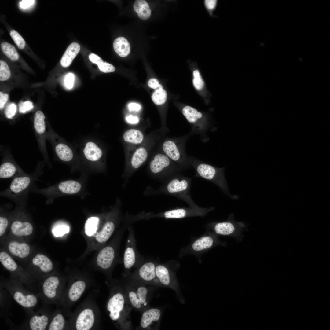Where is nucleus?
Returning <instances> with one entry per match:
<instances>
[{
	"instance_id": "f257e3e1",
	"label": "nucleus",
	"mask_w": 330,
	"mask_h": 330,
	"mask_svg": "<svg viewBox=\"0 0 330 330\" xmlns=\"http://www.w3.org/2000/svg\"><path fill=\"white\" fill-rule=\"evenodd\" d=\"M108 302L107 308L111 319L120 328L125 330L133 329L130 318L132 309L125 292L123 285L118 286Z\"/></svg>"
},
{
	"instance_id": "f03ea898",
	"label": "nucleus",
	"mask_w": 330,
	"mask_h": 330,
	"mask_svg": "<svg viewBox=\"0 0 330 330\" xmlns=\"http://www.w3.org/2000/svg\"><path fill=\"white\" fill-rule=\"evenodd\" d=\"M123 286L132 309L141 313L149 308L150 301L157 287L127 280Z\"/></svg>"
},
{
	"instance_id": "7ed1b4c3",
	"label": "nucleus",
	"mask_w": 330,
	"mask_h": 330,
	"mask_svg": "<svg viewBox=\"0 0 330 330\" xmlns=\"http://www.w3.org/2000/svg\"><path fill=\"white\" fill-rule=\"evenodd\" d=\"M0 286L8 290L14 300L23 308L26 315L35 311L39 299L35 293L24 284L11 278L1 280Z\"/></svg>"
},
{
	"instance_id": "20e7f679",
	"label": "nucleus",
	"mask_w": 330,
	"mask_h": 330,
	"mask_svg": "<svg viewBox=\"0 0 330 330\" xmlns=\"http://www.w3.org/2000/svg\"><path fill=\"white\" fill-rule=\"evenodd\" d=\"M191 167L196 171L195 177H200L210 181L218 186L227 195L233 199L237 196H233L229 193L228 187L224 174V168H218L190 156Z\"/></svg>"
},
{
	"instance_id": "39448f33",
	"label": "nucleus",
	"mask_w": 330,
	"mask_h": 330,
	"mask_svg": "<svg viewBox=\"0 0 330 330\" xmlns=\"http://www.w3.org/2000/svg\"><path fill=\"white\" fill-rule=\"evenodd\" d=\"M193 134L190 131L184 136L165 140L162 145L164 153L183 170L191 167L190 156L185 151L186 143Z\"/></svg>"
},
{
	"instance_id": "423d86ee",
	"label": "nucleus",
	"mask_w": 330,
	"mask_h": 330,
	"mask_svg": "<svg viewBox=\"0 0 330 330\" xmlns=\"http://www.w3.org/2000/svg\"><path fill=\"white\" fill-rule=\"evenodd\" d=\"M179 266V262L175 260H169L163 263L158 262L156 272L161 287L169 288L174 290L179 300L184 303L185 300L181 294L176 276L177 271Z\"/></svg>"
},
{
	"instance_id": "0eeeda50",
	"label": "nucleus",
	"mask_w": 330,
	"mask_h": 330,
	"mask_svg": "<svg viewBox=\"0 0 330 330\" xmlns=\"http://www.w3.org/2000/svg\"><path fill=\"white\" fill-rule=\"evenodd\" d=\"M215 207L202 208L196 205L190 206L187 208H178L174 209L157 214L150 212H142L139 215L141 220H148L153 218H163L166 219H179L190 217H204L208 212L215 209Z\"/></svg>"
},
{
	"instance_id": "6e6552de",
	"label": "nucleus",
	"mask_w": 330,
	"mask_h": 330,
	"mask_svg": "<svg viewBox=\"0 0 330 330\" xmlns=\"http://www.w3.org/2000/svg\"><path fill=\"white\" fill-rule=\"evenodd\" d=\"M206 226L209 230L217 235L230 236L235 238L237 241L242 240L243 232L246 226L243 222L236 221L233 214L229 215L228 219L222 222H212L207 224Z\"/></svg>"
},
{
	"instance_id": "1a4fd4ad",
	"label": "nucleus",
	"mask_w": 330,
	"mask_h": 330,
	"mask_svg": "<svg viewBox=\"0 0 330 330\" xmlns=\"http://www.w3.org/2000/svg\"><path fill=\"white\" fill-rule=\"evenodd\" d=\"M149 167L154 176L165 181L175 174L181 173L183 170L164 153H161L154 156L151 161Z\"/></svg>"
},
{
	"instance_id": "9d476101",
	"label": "nucleus",
	"mask_w": 330,
	"mask_h": 330,
	"mask_svg": "<svg viewBox=\"0 0 330 330\" xmlns=\"http://www.w3.org/2000/svg\"><path fill=\"white\" fill-rule=\"evenodd\" d=\"M62 283L61 279L55 275L48 276L37 283L36 295L43 305L55 302L61 295Z\"/></svg>"
},
{
	"instance_id": "9b49d317",
	"label": "nucleus",
	"mask_w": 330,
	"mask_h": 330,
	"mask_svg": "<svg viewBox=\"0 0 330 330\" xmlns=\"http://www.w3.org/2000/svg\"><path fill=\"white\" fill-rule=\"evenodd\" d=\"M191 179L181 173L177 174L166 180L155 193L173 195L181 199L189 194Z\"/></svg>"
},
{
	"instance_id": "f8f14e48",
	"label": "nucleus",
	"mask_w": 330,
	"mask_h": 330,
	"mask_svg": "<svg viewBox=\"0 0 330 330\" xmlns=\"http://www.w3.org/2000/svg\"><path fill=\"white\" fill-rule=\"evenodd\" d=\"M127 229L128 235L123 260L124 269L123 276L124 277L130 273L133 267L137 268L145 260L143 256L137 250L133 227L130 225Z\"/></svg>"
},
{
	"instance_id": "ddd939ff",
	"label": "nucleus",
	"mask_w": 330,
	"mask_h": 330,
	"mask_svg": "<svg viewBox=\"0 0 330 330\" xmlns=\"http://www.w3.org/2000/svg\"><path fill=\"white\" fill-rule=\"evenodd\" d=\"M158 262L152 259L144 260L143 262L125 279L140 283L161 287L157 277L156 268Z\"/></svg>"
},
{
	"instance_id": "4468645a",
	"label": "nucleus",
	"mask_w": 330,
	"mask_h": 330,
	"mask_svg": "<svg viewBox=\"0 0 330 330\" xmlns=\"http://www.w3.org/2000/svg\"><path fill=\"white\" fill-rule=\"evenodd\" d=\"M182 114L191 125L190 132L193 134H198L203 142H207L209 139L207 132L211 126L208 120L204 117L203 114L190 106L186 107Z\"/></svg>"
},
{
	"instance_id": "2eb2a0df",
	"label": "nucleus",
	"mask_w": 330,
	"mask_h": 330,
	"mask_svg": "<svg viewBox=\"0 0 330 330\" xmlns=\"http://www.w3.org/2000/svg\"><path fill=\"white\" fill-rule=\"evenodd\" d=\"M47 306L43 305L42 307L27 315L24 322L16 328L22 330H45L47 328L53 314Z\"/></svg>"
},
{
	"instance_id": "dca6fc26",
	"label": "nucleus",
	"mask_w": 330,
	"mask_h": 330,
	"mask_svg": "<svg viewBox=\"0 0 330 330\" xmlns=\"http://www.w3.org/2000/svg\"><path fill=\"white\" fill-rule=\"evenodd\" d=\"M208 230L205 235L196 239L186 248V253L197 255L217 246H226V243L220 241L218 235Z\"/></svg>"
},
{
	"instance_id": "f3484780",
	"label": "nucleus",
	"mask_w": 330,
	"mask_h": 330,
	"mask_svg": "<svg viewBox=\"0 0 330 330\" xmlns=\"http://www.w3.org/2000/svg\"><path fill=\"white\" fill-rule=\"evenodd\" d=\"M161 308H151L142 313L139 325L136 330H156L159 329L162 314Z\"/></svg>"
},
{
	"instance_id": "a211bd4d",
	"label": "nucleus",
	"mask_w": 330,
	"mask_h": 330,
	"mask_svg": "<svg viewBox=\"0 0 330 330\" xmlns=\"http://www.w3.org/2000/svg\"><path fill=\"white\" fill-rule=\"evenodd\" d=\"M115 257L114 248L112 246H107L102 249L99 253L97 258V263L103 269H108L112 267Z\"/></svg>"
},
{
	"instance_id": "6ab92c4d",
	"label": "nucleus",
	"mask_w": 330,
	"mask_h": 330,
	"mask_svg": "<svg viewBox=\"0 0 330 330\" xmlns=\"http://www.w3.org/2000/svg\"><path fill=\"white\" fill-rule=\"evenodd\" d=\"M94 315L93 311L86 308L79 314L76 322V328L77 330H89L93 327L94 322Z\"/></svg>"
},
{
	"instance_id": "aec40b11",
	"label": "nucleus",
	"mask_w": 330,
	"mask_h": 330,
	"mask_svg": "<svg viewBox=\"0 0 330 330\" xmlns=\"http://www.w3.org/2000/svg\"><path fill=\"white\" fill-rule=\"evenodd\" d=\"M33 265L37 267L41 273L44 278L48 276L53 270V267L51 261L46 256L38 254L32 260Z\"/></svg>"
},
{
	"instance_id": "412c9836",
	"label": "nucleus",
	"mask_w": 330,
	"mask_h": 330,
	"mask_svg": "<svg viewBox=\"0 0 330 330\" xmlns=\"http://www.w3.org/2000/svg\"><path fill=\"white\" fill-rule=\"evenodd\" d=\"M0 315L9 324L11 322L9 320L8 316L13 298L8 290L1 286H0Z\"/></svg>"
},
{
	"instance_id": "4be33fe9",
	"label": "nucleus",
	"mask_w": 330,
	"mask_h": 330,
	"mask_svg": "<svg viewBox=\"0 0 330 330\" xmlns=\"http://www.w3.org/2000/svg\"><path fill=\"white\" fill-rule=\"evenodd\" d=\"M80 46L78 43L74 42L71 44L61 59L60 63L61 66L65 68L69 66L80 51Z\"/></svg>"
},
{
	"instance_id": "5701e85b",
	"label": "nucleus",
	"mask_w": 330,
	"mask_h": 330,
	"mask_svg": "<svg viewBox=\"0 0 330 330\" xmlns=\"http://www.w3.org/2000/svg\"><path fill=\"white\" fill-rule=\"evenodd\" d=\"M86 287L85 282L79 280L73 283L70 286L67 292V298L69 300L75 302L77 300L84 291Z\"/></svg>"
},
{
	"instance_id": "b1692460",
	"label": "nucleus",
	"mask_w": 330,
	"mask_h": 330,
	"mask_svg": "<svg viewBox=\"0 0 330 330\" xmlns=\"http://www.w3.org/2000/svg\"><path fill=\"white\" fill-rule=\"evenodd\" d=\"M148 155L147 152L144 148L141 147L138 148L129 161L131 169L134 170L139 168L146 161Z\"/></svg>"
},
{
	"instance_id": "393cba45",
	"label": "nucleus",
	"mask_w": 330,
	"mask_h": 330,
	"mask_svg": "<svg viewBox=\"0 0 330 330\" xmlns=\"http://www.w3.org/2000/svg\"><path fill=\"white\" fill-rule=\"evenodd\" d=\"M11 230L12 233L16 236H28L32 233L33 227L29 222L15 221L12 223Z\"/></svg>"
},
{
	"instance_id": "a878e982",
	"label": "nucleus",
	"mask_w": 330,
	"mask_h": 330,
	"mask_svg": "<svg viewBox=\"0 0 330 330\" xmlns=\"http://www.w3.org/2000/svg\"><path fill=\"white\" fill-rule=\"evenodd\" d=\"M8 248L12 255L21 258L26 257L29 254L30 250V247L27 244L19 243L14 241L10 243Z\"/></svg>"
},
{
	"instance_id": "bb28decb",
	"label": "nucleus",
	"mask_w": 330,
	"mask_h": 330,
	"mask_svg": "<svg viewBox=\"0 0 330 330\" xmlns=\"http://www.w3.org/2000/svg\"><path fill=\"white\" fill-rule=\"evenodd\" d=\"M85 157L91 161L98 160L102 155L101 149L94 143L90 141L87 143L83 149Z\"/></svg>"
},
{
	"instance_id": "cd10ccee",
	"label": "nucleus",
	"mask_w": 330,
	"mask_h": 330,
	"mask_svg": "<svg viewBox=\"0 0 330 330\" xmlns=\"http://www.w3.org/2000/svg\"><path fill=\"white\" fill-rule=\"evenodd\" d=\"M113 46L115 52L120 57H126L130 53V44L124 37H120L116 38L114 42Z\"/></svg>"
},
{
	"instance_id": "c85d7f7f",
	"label": "nucleus",
	"mask_w": 330,
	"mask_h": 330,
	"mask_svg": "<svg viewBox=\"0 0 330 330\" xmlns=\"http://www.w3.org/2000/svg\"><path fill=\"white\" fill-rule=\"evenodd\" d=\"M134 9L139 17L143 20L148 19L150 16L151 10L147 2L144 0H136Z\"/></svg>"
},
{
	"instance_id": "c756f323",
	"label": "nucleus",
	"mask_w": 330,
	"mask_h": 330,
	"mask_svg": "<svg viewBox=\"0 0 330 330\" xmlns=\"http://www.w3.org/2000/svg\"><path fill=\"white\" fill-rule=\"evenodd\" d=\"M115 228L114 222L108 220L105 224L101 231L96 237V240L99 242H106L110 237Z\"/></svg>"
},
{
	"instance_id": "7c9ffc66",
	"label": "nucleus",
	"mask_w": 330,
	"mask_h": 330,
	"mask_svg": "<svg viewBox=\"0 0 330 330\" xmlns=\"http://www.w3.org/2000/svg\"><path fill=\"white\" fill-rule=\"evenodd\" d=\"M81 184L73 180L64 181L60 183L58 185L59 189L62 192L67 194H73L79 191L81 188Z\"/></svg>"
},
{
	"instance_id": "2f4dec72",
	"label": "nucleus",
	"mask_w": 330,
	"mask_h": 330,
	"mask_svg": "<svg viewBox=\"0 0 330 330\" xmlns=\"http://www.w3.org/2000/svg\"><path fill=\"white\" fill-rule=\"evenodd\" d=\"M65 325V321L63 315L60 313H55L52 314L47 330H63Z\"/></svg>"
},
{
	"instance_id": "473e14b6",
	"label": "nucleus",
	"mask_w": 330,
	"mask_h": 330,
	"mask_svg": "<svg viewBox=\"0 0 330 330\" xmlns=\"http://www.w3.org/2000/svg\"><path fill=\"white\" fill-rule=\"evenodd\" d=\"M143 138L142 133L140 130L135 129L128 130L123 135V138L125 141L135 144L141 143Z\"/></svg>"
},
{
	"instance_id": "72a5a7b5",
	"label": "nucleus",
	"mask_w": 330,
	"mask_h": 330,
	"mask_svg": "<svg viewBox=\"0 0 330 330\" xmlns=\"http://www.w3.org/2000/svg\"><path fill=\"white\" fill-rule=\"evenodd\" d=\"M30 182V178L28 177H16L10 185V189L15 193L20 192L28 187Z\"/></svg>"
},
{
	"instance_id": "f704fd0d",
	"label": "nucleus",
	"mask_w": 330,
	"mask_h": 330,
	"mask_svg": "<svg viewBox=\"0 0 330 330\" xmlns=\"http://www.w3.org/2000/svg\"><path fill=\"white\" fill-rule=\"evenodd\" d=\"M55 151L59 158L64 161H69L73 158V154L71 149L64 144H57L55 147Z\"/></svg>"
},
{
	"instance_id": "c9c22d12",
	"label": "nucleus",
	"mask_w": 330,
	"mask_h": 330,
	"mask_svg": "<svg viewBox=\"0 0 330 330\" xmlns=\"http://www.w3.org/2000/svg\"><path fill=\"white\" fill-rule=\"evenodd\" d=\"M1 49L4 53L13 61L17 60L19 55L15 47L10 43L4 42L1 44Z\"/></svg>"
},
{
	"instance_id": "e433bc0d",
	"label": "nucleus",
	"mask_w": 330,
	"mask_h": 330,
	"mask_svg": "<svg viewBox=\"0 0 330 330\" xmlns=\"http://www.w3.org/2000/svg\"><path fill=\"white\" fill-rule=\"evenodd\" d=\"M45 118L44 114L40 111H37L35 114L34 121V127L36 132L39 134L43 133L45 130Z\"/></svg>"
},
{
	"instance_id": "4c0bfd02",
	"label": "nucleus",
	"mask_w": 330,
	"mask_h": 330,
	"mask_svg": "<svg viewBox=\"0 0 330 330\" xmlns=\"http://www.w3.org/2000/svg\"><path fill=\"white\" fill-rule=\"evenodd\" d=\"M99 221L96 217H91L86 220L85 226V232L87 235L91 236L95 233Z\"/></svg>"
},
{
	"instance_id": "58836bf2",
	"label": "nucleus",
	"mask_w": 330,
	"mask_h": 330,
	"mask_svg": "<svg viewBox=\"0 0 330 330\" xmlns=\"http://www.w3.org/2000/svg\"><path fill=\"white\" fill-rule=\"evenodd\" d=\"M16 170L15 166L9 162L2 164L0 167V177L1 178H7L11 177L14 175Z\"/></svg>"
},
{
	"instance_id": "ea45409f",
	"label": "nucleus",
	"mask_w": 330,
	"mask_h": 330,
	"mask_svg": "<svg viewBox=\"0 0 330 330\" xmlns=\"http://www.w3.org/2000/svg\"><path fill=\"white\" fill-rule=\"evenodd\" d=\"M152 98L156 105H162L167 100V92L163 88L155 90L152 95Z\"/></svg>"
},
{
	"instance_id": "a19ab883",
	"label": "nucleus",
	"mask_w": 330,
	"mask_h": 330,
	"mask_svg": "<svg viewBox=\"0 0 330 330\" xmlns=\"http://www.w3.org/2000/svg\"><path fill=\"white\" fill-rule=\"evenodd\" d=\"M0 261L4 267L9 271L17 265L10 256L5 252L0 253Z\"/></svg>"
},
{
	"instance_id": "79ce46f5",
	"label": "nucleus",
	"mask_w": 330,
	"mask_h": 330,
	"mask_svg": "<svg viewBox=\"0 0 330 330\" xmlns=\"http://www.w3.org/2000/svg\"><path fill=\"white\" fill-rule=\"evenodd\" d=\"M218 1L217 0H204V6L210 17H217L213 14L217 7Z\"/></svg>"
},
{
	"instance_id": "37998d69",
	"label": "nucleus",
	"mask_w": 330,
	"mask_h": 330,
	"mask_svg": "<svg viewBox=\"0 0 330 330\" xmlns=\"http://www.w3.org/2000/svg\"><path fill=\"white\" fill-rule=\"evenodd\" d=\"M10 71L8 65L5 61L0 60V80L6 81L10 78Z\"/></svg>"
},
{
	"instance_id": "c03bdc74",
	"label": "nucleus",
	"mask_w": 330,
	"mask_h": 330,
	"mask_svg": "<svg viewBox=\"0 0 330 330\" xmlns=\"http://www.w3.org/2000/svg\"><path fill=\"white\" fill-rule=\"evenodd\" d=\"M10 34L18 48L20 49H23L25 45V42L21 36L14 30L10 31Z\"/></svg>"
},
{
	"instance_id": "a18cd8bd",
	"label": "nucleus",
	"mask_w": 330,
	"mask_h": 330,
	"mask_svg": "<svg viewBox=\"0 0 330 330\" xmlns=\"http://www.w3.org/2000/svg\"><path fill=\"white\" fill-rule=\"evenodd\" d=\"M194 78L193 83L195 88L198 90H201L204 85V82L200 75L199 71L197 70H194L193 72Z\"/></svg>"
},
{
	"instance_id": "49530a36",
	"label": "nucleus",
	"mask_w": 330,
	"mask_h": 330,
	"mask_svg": "<svg viewBox=\"0 0 330 330\" xmlns=\"http://www.w3.org/2000/svg\"><path fill=\"white\" fill-rule=\"evenodd\" d=\"M33 108V103L30 101H21L19 104V111L21 113H25L31 110Z\"/></svg>"
},
{
	"instance_id": "de8ad7c7",
	"label": "nucleus",
	"mask_w": 330,
	"mask_h": 330,
	"mask_svg": "<svg viewBox=\"0 0 330 330\" xmlns=\"http://www.w3.org/2000/svg\"><path fill=\"white\" fill-rule=\"evenodd\" d=\"M16 111V105L13 103L8 104L5 110V113L6 117L10 119H12L15 115Z\"/></svg>"
},
{
	"instance_id": "09e8293b",
	"label": "nucleus",
	"mask_w": 330,
	"mask_h": 330,
	"mask_svg": "<svg viewBox=\"0 0 330 330\" xmlns=\"http://www.w3.org/2000/svg\"><path fill=\"white\" fill-rule=\"evenodd\" d=\"M69 230V227L67 225H59L54 228L53 232L55 236L57 237L61 236L68 233Z\"/></svg>"
},
{
	"instance_id": "8fccbe9b",
	"label": "nucleus",
	"mask_w": 330,
	"mask_h": 330,
	"mask_svg": "<svg viewBox=\"0 0 330 330\" xmlns=\"http://www.w3.org/2000/svg\"><path fill=\"white\" fill-rule=\"evenodd\" d=\"M98 66L100 70L104 73L113 72L115 70V68L113 65L104 61L98 65Z\"/></svg>"
},
{
	"instance_id": "3c124183",
	"label": "nucleus",
	"mask_w": 330,
	"mask_h": 330,
	"mask_svg": "<svg viewBox=\"0 0 330 330\" xmlns=\"http://www.w3.org/2000/svg\"><path fill=\"white\" fill-rule=\"evenodd\" d=\"M74 77L72 73H69L65 76L64 80L65 86L68 89H71L73 86Z\"/></svg>"
},
{
	"instance_id": "603ef678",
	"label": "nucleus",
	"mask_w": 330,
	"mask_h": 330,
	"mask_svg": "<svg viewBox=\"0 0 330 330\" xmlns=\"http://www.w3.org/2000/svg\"><path fill=\"white\" fill-rule=\"evenodd\" d=\"M8 225L7 219L4 217H0V236L4 234Z\"/></svg>"
},
{
	"instance_id": "864d4df0",
	"label": "nucleus",
	"mask_w": 330,
	"mask_h": 330,
	"mask_svg": "<svg viewBox=\"0 0 330 330\" xmlns=\"http://www.w3.org/2000/svg\"><path fill=\"white\" fill-rule=\"evenodd\" d=\"M148 85L150 87L156 90L163 88L162 86L159 84V81L155 78H152L150 79L148 81Z\"/></svg>"
},
{
	"instance_id": "5fc2aeb1",
	"label": "nucleus",
	"mask_w": 330,
	"mask_h": 330,
	"mask_svg": "<svg viewBox=\"0 0 330 330\" xmlns=\"http://www.w3.org/2000/svg\"><path fill=\"white\" fill-rule=\"evenodd\" d=\"M89 59L92 62L97 64V65L103 62L101 58L96 54L90 53L89 56Z\"/></svg>"
},
{
	"instance_id": "6e6d98bb",
	"label": "nucleus",
	"mask_w": 330,
	"mask_h": 330,
	"mask_svg": "<svg viewBox=\"0 0 330 330\" xmlns=\"http://www.w3.org/2000/svg\"><path fill=\"white\" fill-rule=\"evenodd\" d=\"M9 97L8 94L6 93H4L2 92H0V108L2 109L4 107Z\"/></svg>"
},
{
	"instance_id": "4d7b16f0",
	"label": "nucleus",
	"mask_w": 330,
	"mask_h": 330,
	"mask_svg": "<svg viewBox=\"0 0 330 330\" xmlns=\"http://www.w3.org/2000/svg\"><path fill=\"white\" fill-rule=\"evenodd\" d=\"M126 119L128 123L131 124L137 123L139 121V118L137 116H134L131 115L127 116Z\"/></svg>"
},
{
	"instance_id": "13d9d810",
	"label": "nucleus",
	"mask_w": 330,
	"mask_h": 330,
	"mask_svg": "<svg viewBox=\"0 0 330 330\" xmlns=\"http://www.w3.org/2000/svg\"><path fill=\"white\" fill-rule=\"evenodd\" d=\"M128 107L130 111H138L141 108V106L139 104L135 103H130L128 105Z\"/></svg>"
},
{
	"instance_id": "bf43d9fd",
	"label": "nucleus",
	"mask_w": 330,
	"mask_h": 330,
	"mask_svg": "<svg viewBox=\"0 0 330 330\" xmlns=\"http://www.w3.org/2000/svg\"><path fill=\"white\" fill-rule=\"evenodd\" d=\"M34 2V0H23L20 2V6L22 8H27L30 6Z\"/></svg>"
}]
</instances>
